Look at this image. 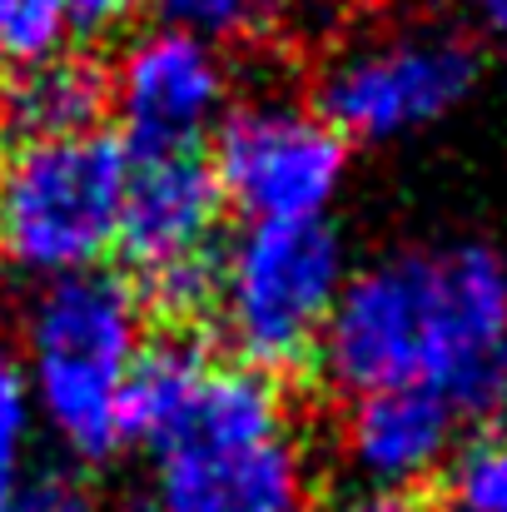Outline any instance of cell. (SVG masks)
I'll return each mask as SVG.
<instances>
[{"instance_id": "6da1fadb", "label": "cell", "mask_w": 507, "mask_h": 512, "mask_svg": "<svg viewBox=\"0 0 507 512\" xmlns=\"http://www.w3.org/2000/svg\"><path fill=\"white\" fill-rule=\"evenodd\" d=\"M314 363L348 398L418 388L463 423H503L507 259L488 239H438L358 264Z\"/></svg>"}, {"instance_id": "52a82bcc", "label": "cell", "mask_w": 507, "mask_h": 512, "mask_svg": "<svg viewBox=\"0 0 507 512\" xmlns=\"http://www.w3.org/2000/svg\"><path fill=\"white\" fill-rule=\"evenodd\" d=\"M209 170L244 224L329 219L348 179V140L304 100L254 95L214 130Z\"/></svg>"}, {"instance_id": "d6986e66", "label": "cell", "mask_w": 507, "mask_h": 512, "mask_svg": "<svg viewBox=\"0 0 507 512\" xmlns=\"http://www.w3.org/2000/svg\"><path fill=\"white\" fill-rule=\"evenodd\" d=\"M473 20L483 35H493L498 45H507V0H468Z\"/></svg>"}, {"instance_id": "5bb4252c", "label": "cell", "mask_w": 507, "mask_h": 512, "mask_svg": "<svg viewBox=\"0 0 507 512\" xmlns=\"http://www.w3.org/2000/svg\"><path fill=\"white\" fill-rule=\"evenodd\" d=\"M65 40V0H0V70H25L50 55H65Z\"/></svg>"}, {"instance_id": "ac0fdd59", "label": "cell", "mask_w": 507, "mask_h": 512, "mask_svg": "<svg viewBox=\"0 0 507 512\" xmlns=\"http://www.w3.org/2000/svg\"><path fill=\"white\" fill-rule=\"evenodd\" d=\"M140 0H65V15H70V35L80 40H105L115 35L120 25H130Z\"/></svg>"}, {"instance_id": "277c9868", "label": "cell", "mask_w": 507, "mask_h": 512, "mask_svg": "<svg viewBox=\"0 0 507 512\" xmlns=\"http://www.w3.org/2000/svg\"><path fill=\"white\" fill-rule=\"evenodd\" d=\"M125 184L130 150L110 130L0 145V269L30 289L105 269Z\"/></svg>"}, {"instance_id": "7a4b0ae2", "label": "cell", "mask_w": 507, "mask_h": 512, "mask_svg": "<svg viewBox=\"0 0 507 512\" xmlns=\"http://www.w3.org/2000/svg\"><path fill=\"white\" fill-rule=\"evenodd\" d=\"M150 458L155 512H314V468L279 378L209 363L194 403Z\"/></svg>"}, {"instance_id": "3957f363", "label": "cell", "mask_w": 507, "mask_h": 512, "mask_svg": "<svg viewBox=\"0 0 507 512\" xmlns=\"http://www.w3.org/2000/svg\"><path fill=\"white\" fill-rule=\"evenodd\" d=\"M145 339V299L110 269L30 289L20 309V373L35 423L80 468L120 453L125 383Z\"/></svg>"}, {"instance_id": "5b68a950", "label": "cell", "mask_w": 507, "mask_h": 512, "mask_svg": "<svg viewBox=\"0 0 507 512\" xmlns=\"http://www.w3.org/2000/svg\"><path fill=\"white\" fill-rule=\"evenodd\" d=\"M353 279L334 219L239 224L214 269V324L234 363L269 378L319 358L334 309Z\"/></svg>"}, {"instance_id": "8992f818", "label": "cell", "mask_w": 507, "mask_h": 512, "mask_svg": "<svg viewBox=\"0 0 507 512\" xmlns=\"http://www.w3.org/2000/svg\"><path fill=\"white\" fill-rule=\"evenodd\" d=\"M483 75L478 45L448 20H398L338 45L319 70L314 110L348 145H398L443 125Z\"/></svg>"}, {"instance_id": "9a60e30c", "label": "cell", "mask_w": 507, "mask_h": 512, "mask_svg": "<svg viewBox=\"0 0 507 512\" xmlns=\"http://www.w3.org/2000/svg\"><path fill=\"white\" fill-rule=\"evenodd\" d=\"M35 433V408H30V388L20 373V358L5 353L0 358V512H10L20 483H25V448Z\"/></svg>"}, {"instance_id": "2e32d148", "label": "cell", "mask_w": 507, "mask_h": 512, "mask_svg": "<svg viewBox=\"0 0 507 512\" xmlns=\"http://www.w3.org/2000/svg\"><path fill=\"white\" fill-rule=\"evenodd\" d=\"M150 5H155L160 25L194 30L204 40H229V35H244L259 20H269L279 0H150Z\"/></svg>"}, {"instance_id": "e0dca14e", "label": "cell", "mask_w": 507, "mask_h": 512, "mask_svg": "<svg viewBox=\"0 0 507 512\" xmlns=\"http://www.w3.org/2000/svg\"><path fill=\"white\" fill-rule=\"evenodd\" d=\"M10 512H95V493L85 488L80 468L50 463V468L25 473V483H20Z\"/></svg>"}, {"instance_id": "9c48e42d", "label": "cell", "mask_w": 507, "mask_h": 512, "mask_svg": "<svg viewBox=\"0 0 507 512\" xmlns=\"http://www.w3.org/2000/svg\"><path fill=\"white\" fill-rule=\"evenodd\" d=\"M120 145L145 155H199L204 140L234 110V75L219 40L179 25H150L130 35L105 80Z\"/></svg>"}, {"instance_id": "4fadbf2b", "label": "cell", "mask_w": 507, "mask_h": 512, "mask_svg": "<svg viewBox=\"0 0 507 512\" xmlns=\"http://www.w3.org/2000/svg\"><path fill=\"white\" fill-rule=\"evenodd\" d=\"M443 488L453 512H507V423H488L463 438Z\"/></svg>"}, {"instance_id": "30bf717a", "label": "cell", "mask_w": 507, "mask_h": 512, "mask_svg": "<svg viewBox=\"0 0 507 512\" xmlns=\"http://www.w3.org/2000/svg\"><path fill=\"white\" fill-rule=\"evenodd\" d=\"M463 448V418L418 388L363 393L348 398L338 423V453L353 488L413 498L438 473H448L453 453Z\"/></svg>"}, {"instance_id": "ffe728a7", "label": "cell", "mask_w": 507, "mask_h": 512, "mask_svg": "<svg viewBox=\"0 0 507 512\" xmlns=\"http://www.w3.org/2000/svg\"><path fill=\"white\" fill-rule=\"evenodd\" d=\"M115 512H155V508H150V498H145V493H135V498H125Z\"/></svg>"}, {"instance_id": "8fae6325", "label": "cell", "mask_w": 507, "mask_h": 512, "mask_svg": "<svg viewBox=\"0 0 507 512\" xmlns=\"http://www.w3.org/2000/svg\"><path fill=\"white\" fill-rule=\"evenodd\" d=\"M105 75L80 55H50L25 70H5L0 80V145L65 140L100 130Z\"/></svg>"}, {"instance_id": "ba28073f", "label": "cell", "mask_w": 507, "mask_h": 512, "mask_svg": "<svg viewBox=\"0 0 507 512\" xmlns=\"http://www.w3.org/2000/svg\"><path fill=\"white\" fill-rule=\"evenodd\" d=\"M224 209L229 204L204 155H130L115 249L130 259L145 304L169 319H194L214 304Z\"/></svg>"}, {"instance_id": "44dd1931", "label": "cell", "mask_w": 507, "mask_h": 512, "mask_svg": "<svg viewBox=\"0 0 507 512\" xmlns=\"http://www.w3.org/2000/svg\"><path fill=\"white\" fill-rule=\"evenodd\" d=\"M5 353H10V343H5V334H0V358H5Z\"/></svg>"}, {"instance_id": "7c38bea8", "label": "cell", "mask_w": 507, "mask_h": 512, "mask_svg": "<svg viewBox=\"0 0 507 512\" xmlns=\"http://www.w3.org/2000/svg\"><path fill=\"white\" fill-rule=\"evenodd\" d=\"M209 363L214 358L189 334L145 339L135 368H130V383H125V443L155 448L169 428L184 418V408L194 403Z\"/></svg>"}]
</instances>
